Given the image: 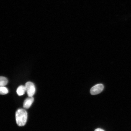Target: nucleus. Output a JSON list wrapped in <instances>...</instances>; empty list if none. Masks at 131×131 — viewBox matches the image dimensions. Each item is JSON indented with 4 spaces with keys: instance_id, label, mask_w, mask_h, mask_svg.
<instances>
[{
    "instance_id": "3",
    "label": "nucleus",
    "mask_w": 131,
    "mask_h": 131,
    "mask_svg": "<svg viewBox=\"0 0 131 131\" xmlns=\"http://www.w3.org/2000/svg\"><path fill=\"white\" fill-rule=\"evenodd\" d=\"M104 89V86L102 84H98L95 85L92 88L90 92L93 95L99 94L103 91Z\"/></svg>"
},
{
    "instance_id": "1",
    "label": "nucleus",
    "mask_w": 131,
    "mask_h": 131,
    "mask_svg": "<svg viewBox=\"0 0 131 131\" xmlns=\"http://www.w3.org/2000/svg\"><path fill=\"white\" fill-rule=\"evenodd\" d=\"M27 113L25 110L19 109L16 113V123L19 126H23L27 123Z\"/></svg>"
},
{
    "instance_id": "7",
    "label": "nucleus",
    "mask_w": 131,
    "mask_h": 131,
    "mask_svg": "<svg viewBox=\"0 0 131 131\" xmlns=\"http://www.w3.org/2000/svg\"><path fill=\"white\" fill-rule=\"evenodd\" d=\"M9 92L7 88L4 86L1 87L0 88V93L1 95H5L8 94Z\"/></svg>"
},
{
    "instance_id": "2",
    "label": "nucleus",
    "mask_w": 131,
    "mask_h": 131,
    "mask_svg": "<svg viewBox=\"0 0 131 131\" xmlns=\"http://www.w3.org/2000/svg\"><path fill=\"white\" fill-rule=\"evenodd\" d=\"M25 86L28 96L29 97H32L35 94L36 92L35 87L34 83L31 82H27Z\"/></svg>"
},
{
    "instance_id": "4",
    "label": "nucleus",
    "mask_w": 131,
    "mask_h": 131,
    "mask_svg": "<svg viewBox=\"0 0 131 131\" xmlns=\"http://www.w3.org/2000/svg\"><path fill=\"white\" fill-rule=\"evenodd\" d=\"M34 101V98L32 97H29L24 101L23 104V107L25 109H29L31 106Z\"/></svg>"
},
{
    "instance_id": "8",
    "label": "nucleus",
    "mask_w": 131,
    "mask_h": 131,
    "mask_svg": "<svg viewBox=\"0 0 131 131\" xmlns=\"http://www.w3.org/2000/svg\"><path fill=\"white\" fill-rule=\"evenodd\" d=\"M94 131H104V130H103V129H100V128H98L96 129Z\"/></svg>"
},
{
    "instance_id": "5",
    "label": "nucleus",
    "mask_w": 131,
    "mask_h": 131,
    "mask_svg": "<svg viewBox=\"0 0 131 131\" xmlns=\"http://www.w3.org/2000/svg\"><path fill=\"white\" fill-rule=\"evenodd\" d=\"M26 91L25 87V86L21 85L19 86L16 90V92L19 96L23 95L25 94Z\"/></svg>"
},
{
    "instance_id": "6",
    "label": "nucleus",
    "mask_w": 131,
    "mask_h": 131,
    "mask_svg": "<svg viewBox=\"0 0 131 131\" xmlns=\"http://www.w3.org/2000/svg\"><path fill=\"white\" fill-rule=\"evenodd\" d=\"M8 80L7 78L4 77H1L0 78V86H4L8 83Z\"/></svg>"
}]
</instances>
